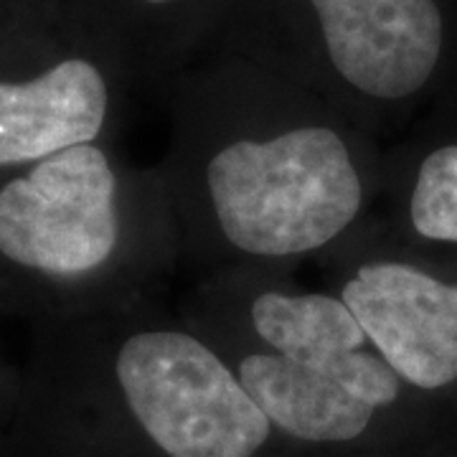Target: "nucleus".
<instances>
[{
    "label": "nucleus",
    "instance_id": "423d86ee",
    "mask_svg": "<svg viewBox=\"0 0 457 457\" xmlns=\"http://www.w3.org/2000/svg\"><path fill=\"white\" fill-rule=\"evenodd\" d=\"M328 56L351 87L376 99L422 89L442 56L437 0H311Z\"/></svg>",
    "mask_w": 457,
    "mask_h": 457
},
{
    "label": "nucleus",
    "instance_id": "1a4fd4ad",
    "mask_svg": "<svg viewBox=\"0 0 457 457\" xmlns=\"http://www.w3.org/2000/svg\"><path fill=\"white\" fill-rule=\"evenodd\" d=\"M145 3H173V0H145Z\"/></svg>",
    "mask_w": 457,
    "mask_h": 457
},
{
    "label": "nucleus",
    "instance_id": "6e6552de",
    "mask_svg": "<svg viewBox=\"0 0 457 457\" xmlns=\"http://www.w3.org/2000/svg\"><path fill=\"white\" fill-rule=\"evenodd\" d=\"M411 224L435 242H457V145L429 153L411 194Z\"/></svg>",
    "mask_w": 457,
    "mask_h": 457
},
{
    "label": "nucleus",
    "instance_id": "f03ea898",
    "mask_svg": "<svg viewBox=\"0 0 457 457\" xmlns=\"http://www.w3.org/2000/svg\"><path fill=\"white\" fill-rule=\"evenodd\" d=\"M206 180L228 242L260 257L328 245L356 219L363 198L348 147L328 128L231 143L213 155Z\"/></svg>",
    "mask_w": 457,
    "mask_h": 457
},
{
    "label": "nucleus",
    "instance_id": "20e7f679",
    "mask_svg": "<svg viewBox=\"0 0 457 457\" xmlns=\"http://www.w3.org/2000/svg\"><path fill=\"white\" fill-rule=\"evenodd\" d=\"M117 180L95 145L62 150L0 188V254L46 275H82L117 246Z\"/></svg>",
    "mask_w": 457,
    "mask_h": 457
},
{
    "label": "nucleus",
    "instance_id": "f257e3e1",
    "mask_svg": "<svg viewBox=\"0 0 457 457\" xmlns=\"http://www.w3.org/2000/svg\"><path fill=\"white\" fill-rule=\"evenodd\" d=\"M252 320L278 353H252L239 381L270 425L308 442L359 437L378 407L399 396V376L378 356L356 315L330 295L264 293Z\"/></svg>",
    "mask_w": 457,
    "mask_h": 457
},
{
    "label": "nucleus",
    "instance_id": "7ed1b4c3",
    "mask_svg": "<svg viewBox=\"0 0 457 457\" xmlns=\"http://www.w3.org/2000/svg\"><path fill=\"white\" fill-rule=\"evenodd\" d=\"M117 378L132 414L170 457H252L270 420L212 348L186 333L128 338Z\"/></svg>",
    "mask_w": 457,
    "mask_h": 457
},
{
    "label": "nucleus",
    "instance_id": "39448f33",
    "mask_svg": "<svg viewBox=\"0 0 457 457\" xmlns=\"http://www.w3.org/2000/svg\"><path fill=\"white\" fill-rule=\"evenodd\" d=\"M343 303L399 378L440 389L457 378V285L402 262L361 267Z\"/></svg>",
    "mask_w": 457,
    "mask_h": 457
},
{
    "label": "nucleus",
    "instance_id": "0eeeda50",
    "mask_svg": "<svg viewBox=\"0 0 457 457\" xmlns=\"http://www.w3.org/2000/svg\"><path fill=\"white\" fill-rule=\"evenodd\" d=\"M104 114L107 84L87 59H64L31 82H0V165L89 145Z\"/></svg>",
    "mask_w": 457,
    "mask_h": 457
}]
</instances>
